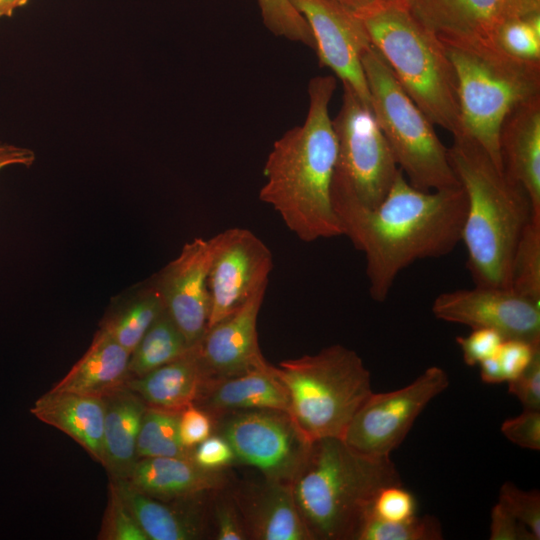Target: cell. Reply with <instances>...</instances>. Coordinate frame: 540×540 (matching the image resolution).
Wrapping results in <instances>:
<instances>
[{"label": "cell", "instance_id": "6da1fadb", "mask_svg": "<svg viewBox=\"0 0 540 540\" xmlns=\"http://www.w3.org/2000/svg\"><path fill=\"white\" fill-rule=\"evenodd\" d=\"M331 198L343 235L364 253L371 298L383 303L398 274L417 260L450 254L461 241L467 197L461 186L423 191L399 169L375 207L332 180Z\"/></svg>", "mask_w": 540, "mask_h": 540}, {"label": "cell", "instance_id": "7a4b0ae2", "mask_svg": "<svg viewBox=\"0 0 540 540\" xmlns=\"http://www.w3.org/2000/svg\"><path fill=\"white\" fill-rule=\"evenodd\" d=\"M335 89V76L310 80L305 121L274 142L263 168L260 200L304 242L343 235L331 198L337 142L329 105Z\"/></svg>", "mask_w": 540, "mask_h": 540}, {"label": "cell", "instance_id": "3957f363", "mask_svg": "<svg viewBox=\"0 0 540 540\" xmlns=\"http://www.w3.org/2000/svg\"><path fill=\"white\" fill-rule=\"evenodd\" d=\"M448 157L467 197L461 241L471 279L477 286L510 288L516 246L535 215L531 199L473 140L453 137Z\"/></svg>", "mask_w": 540, "mask_h": 540}, {"label": "cell", "instance_id": "277c9868", "mask_svg": "<svg viewBox=\"0 0 540 540\" xmlns=\"http://www.w3.org/2000/svg\"><path fill=\"white\" fill-rule=\"evenodd\" d=\"M390 457H368L340 438L311 443L292 482L296 506L313 539H355L377 492L400 483Z\"/></svg>", "mask_w": 540, "mask_h": 540}, {"label": "cell", "instance_id": "5b68a950", "mask_svg": "<svg viewBox=\"0 0 540 540\" xmlns=\"http://www.w3.org/2000/svg\"><path fill=\"white\" fill-rule=\"evenodd\" d=\"M398 82L434 125L460 131L458 83L444 45L402 1L382 3L358 15Z\"/></svg>", "mask_w": 540, "mask_h": 540}, {"label": "cell", "instance_id": "8992f818", "mask_svg": "<svg viewBox=\"0 0 540 540\" xmlns=\"http://www.w3.org/2000/svg\"><path fill=\"white\" fill-rule=\"evenodd\" d=\"M442 43V42H441ZM458 83L460 131L503 170L500 126L517 104L540 95V63L515 59L488 43H442Z\"/></svg>", "mask_w": 540, "mask_h": 540}, {"label": "cell", "instance_id": "52a82bcc", "mask_svg": "<svg viewBox=\"0 0 540 540\" xmlns=\"http://www.w3.org/2000/svg\"><path fill=\"white\" fill-rule=\"evenodd\" d=\"M273 370L286 390L289 416L310 443L343 439L372 392L371 375L361 357L340 344L281 361Z\"/></svg>", "mask_w": 540, "mask_h": 540}, {"label": "cell", "instance_id": "ba28073f", "mask_svg": "<svg viewBox=\"0 0 540 540\" xmlns=\"http://www.w3.org/2000/svg\"><path fill=\"white\" fill-rule=\"evenodd\" d=\"M361 63L371 108L407 181L423 191L460 186L434 124L408 96L380 52L371 45Z\"/></svg>", "mask_w": 540, "mask_h": 540}, {"label": "cell", "instance_id": "9c48e42d", "mask_svg": "<svg viewBox=\"0 0 540 540\" xmlns=\"http://www.w3.org/2000/svg\"><path fill=\"white\" fill-rule=\"evenodd\" d=\"M332 124L337 142L333 181L362 205L377 206L399 168L371 106L343 84L342 104Z\"/></svg>", "mask_w": 540, "mask_h": 540}, {"label": "cell", "instance_id": "30bf717a", "mask_svg": "<svg viewBox=\"0 0 540 540\" xmlns=\"http://www.w3.org/2000/svg\"><path fill=\"white\" fill-rule=\"evenodd\" d=\"M449 386L448 374L431 366L408 385L371 394L353 416L344 443L368 457H390L428 403Z\"/></svg>", "mask_w": 540, "mask_h": 540}, {"label": "cell", "instance_id": "8fae6325", "mask_svg": "<svg viewBox=\"0 0 540 540\" xmlns=\"http://www.w3.org/2000/svg\"><path fill=\"white\" fill-rule=\"evenodd\" d=\"M220 433L235 458L261 471L266 480L291 483L311 446L288 413L249 410L223 417Z\"/></svg>", "mask_w": 540, "mask_h": 540}, {"label": "cell", "instance_id": "7c38bea8", "mask_svg": "<svg viewBox=\"0 0 540 540\" xmlns=\"http://www.w3.org/2000/svg\"><path fill=\"white\" fill-rule=\"evenodd\" d=\"M210 314L207 328L229 316L260 290L273 268L272 253L253 232L229 228L210 238Z\"/></svg>", "mask_w": 540, "mask_h": 540}, {"label": "cell", "instance_id": "4fadbf2b", "mask_svg": "<svg viewBox=\"0 0 540 540\" xmlns=\"http://www.w3.org/2000/svg\"><path fill=\"white\" fill-rule=\"evenodd\" d=\"M440 320L490 328L504 339L540 341V305L512 288L477 286L439 294L431 307Z\"/></svg>", "mask_w": 540, "mask_h": 540}, {"label": "cell", "instance_id": "5bb4252c", "mask_svg": "<svg viewBox=\"0 0 540 540\" xmlns=\"http://www.w3.org/2000/svg\"><path fill=\"white\" fill-rule=\"evenodd\" d=\"M312 32L321 66L371 106L361 57L371 46L362 20L334 0H289Z\"/></svg>", "mask_w": 540, "mask_h": 540}, {"label": "cell", "instance_id": "9a60e30c", "mask_svg": "<svg viewBox=\"0 0 540 540\" xmlns=\"http://www.w3.org/2000/svg\"><path fill=\"white\" fill-rule=\"evenodd\" d=\"M409 12L442 43L493 44L507 19L540 12V0H403Z\"/></svg>", "mask_w": 540, "mask_h": 540}, {"label": "cell", "instance_id": "2e32d148", "mask_svg": "<svg viewBox=\"0 0 540 540\" xmlns=\"http://www.w3.org/2000/svg\"><path fill=\"white\" fill-rule=\"evenodd\" d=\"M211 259L210 239L194 238L165 266L154 283L166 312L190 347L199 342L208 326V272Z\"/></svg>", "mask_w": 540, "mask_h": 540}, {"label": "cell", "instance_id": "e0dca14e", "mask_svg": "<svg viewBox=\"0 0 540 540\" xmlns=\"http://www.w3.org/2000/svg\"><path fill=\"white\" fill-rule=\"evenodd\" d=\"M266 289L252 296L238 310L207 328L192 346L206 381L263 369L270 364L258 343L257 320Z\"/></svg>", "mask_w": 540, "mask_h": 540}, {"label": "cell", "instance_id": "ac0fdd59", "mask_svg": "<svg viewBox=\"0 0 540 540\" xmlns=\"http://www.w3.org/2000/svg\"><path fill=\"white\" fill-rule=\"evenodd\" d=\"M498 142L504 173L525 189L534 214L540 215V95L509 111Z\"/></svg>", "mask_w": 540, "mask_h": 540}, {"label": "cell", "instance_id": "d6986e66", "mask_svg": "<svg viewBox=\"0 0 540 540\" xmlns=\"http://www.w3.org/2000/svg\"><path fill=\"white\" fill-rule=\"evenodd\" d=\"M196 402L213 419L249 410L289 411L286 390L273 365L232 377L207 380Z\"/></svg>", "mask_w": 540, "mask_h": 540}, {"label": "cell", "instance_id": "ffe728a7", "mask_svg": "<svg viewBox=\"0 0 540 540\" xmlns=\"http://www.w3.org/2000/svg\"><path fill=\"white\" fill-rule=\"evenodd\" d=\"M30 412L70 436L94 459L103 462V397L48 391L35 401Z\"/></svg>", "mask_w": 540, "mask_h": 540}, {"label": "cell", "instance_id": "44dd1931", "mask_svg": "<svg viewBox=\"0 0 540 540\" xmlns=\"http://www.w3.org/2000/svg\"><path fill=\"white\" fill-rule=\"evenodd\" d=\"M242 507L251 538L258 540L313 539L296 506L292 484L266 480L249 494Z\"/></svg>", "mask_w": 540, "mask_h": 540}, {"label": "cell", "instance_id": "7402d4cb", "mask_svg": "<svg viewBox=\"0 0 540 540\" xmlns=\"http://www.w3.org/2000/svg\"><path fill=\"white\" fill-rule=\"evenodd\" d=\"M130 355L101 328L85 354L50 391L104 397L129 378Z\"/></svg>", "mask_w": 540, "mask_h": 540}, {"label": "cell", "instance_id": "603a6c76", "mask_svg": "<svg viewBox=\"0 0 540 540\" xmlns=\"http://www.w3.org/2000/svg\"><path fill=\"white\" fill-rule=\"evenodd\" d=\"M206 381L194 348L180 358L142 376L128 378L124 387L149 407L180 413L195 404Z\"/></svg>", "mask_w": 540, "mask_h": 540}, {"label": "cell", "instance_id": "cb8c5ba5", "mask_svg": "<svg viewBox=\"0 0 540 540\" xmlns=\"http://www.w3.org/2000/svg\"><path fill=\"white\" fill-rule=\"evenodd\" d=\"M141 492L160 499L191 496L219 489L225 483L217 470L199 467L192 458H139L128 478Z\"/></svg>", "mask_w": 540, "mask_h": 540}, {"label": "cell", "instance_id": "d4e9b609", "mask_svg": "<svg viewBox=\"0 0 540 540\" xmlns=\"http://www.w3.org/2000/svg\"><path fill=\"white\" fill-rule=\"evenodd\" d=\"M103 398L102 464L113 479H128L138 460L137 439L147 406L137 394L124 386Z\"/></svg>", "mask_w": 540, "mask_h": 540}, {"label": "cell", "instance_id": "484cf974", "mask_svg": "<svg viewBox=\"0 0 540 540\" xmlns=\"http://www.w3.org/2000/svg\"><path fill=\"white\" fill-rule=\"evenodd\" d=\"M113 487L149 540H192L197 526L136 487L128 479H113Z\"/></svg>", "mask_w": 540, "mask_h": 540}, {"label": "cell", "instance_id": "4316f807", "mask_svg": "<svg viewBox=\"0 0 540 540\" xmlns=\"http://www.w3.org/2000/svg\"><path fill=\"white\" fill-rule=\"evenodd\" d=\"M190 348L181 331L164 310L131 353L129 375L142 376L180 358Z\"/></svg>", "mask_w": 540, "mask_h": 540}, {"label": "cell", "instance_id": "83f0119b", "mask_svg": "<svg viewBox=\"0 0 540 540\" xmlns=\"http://www.w3.org/2000/svg\"><path fill=\"white\" fill-rule=\"evenodd\" d=\"M164 310L161 294L153 284L127 303L102 328L131 354Z\"/></svg>", "mask_w": 540, "mask_h": 540}, {"label": "cell", "instance_id": "f1b7e54d", "mask_svg": "<svg viewBox=\"0 0 540 540\" xmlns=\"http://www.w3.org/2000/svg\"><path fill=\"white\" fill-rule=\"evenodd\" d=\"M179 413L147 407L137 439V458H192V449L184 447L178 434Z\"/></svg>", "mask_w": 540, "mask_h": 540}, {"label": "cell", "instance_id": "f546056e", "mask_svg": "<svg viewBox=\"0 0 540 540\" xmlns=\"http://www.w3.org/2000/svg\"><path fill=\"white\" fill-rule=\"evenodd\" d=\"M516 293L540 305V216L533 215L516 246L511 284Z\"/></svg>", "mask_w": 540, "mask_h": 540}, {"label": "cell", "instance_id": "4dcf8cb0", "mask_svg": "<svg viewBox=\"0 0 540 540\" xmlns=\"http://www.w3.org/2000/svg\"><path fill=\"white\" fill-rule=\"evenodd\" d=\"M493 44L515 59L540 63V12L504 21L493 36Z\"/></svg>", "mask_w": 540, "mask_h": 540}, {"label": "cell", "instance_id": "1f68e13d", "mask_svg": "<svg viewBox=\"0 0 540 540\" xmlns=\"http://www.w3.org/2000/svg\"><path fill=\"white\" fill-rule=\"evenodd\" d=\"M441 524L433 516H415L400 522L380 520L367 515L356 535V540H440Z\"/></svg>", "mask_w": 540, "mask_h": 540}, {"label": "cell", "instance_id": "d6a6232c", "mask_svg": "<svg viewBox=\"0 0 540 540\" xmlns=\"http://www.w3.org/2000/svg\"><path fill=\"white\" fill-rule=\"evenodd\" d=\"M258 4L265 26L274 35L315 49L310 27L289 0H258Z\"/></svg>", "mask_w": 540, "mask_h": 540}, {"label": "cell", "instance_id": "836d02e7", "mask_svg": "<svg viewBox=\"0 0 540 540\" xmlns=\"http://www.w3.org/2000/svg\"><path fill=\"white\" fill-rule=\"evenodd\" d=\"M416 511L415 496L400 482L382 487L375 495L367 515L383 521L400 522L417 516Z\"/></svg>", "mask_w": 540, "mask_h": 540}, {"label": "cell", "instance_id": "e575fe53", "mask_svg": "<svg viewBox=\"0 0 540 540\" xmlns=\"http://www.w3.org/2000/svg\"><path fill=\"white\" fill-rule=\"evenodd\" d=\"M501 501L511 514L540 539V495L538 490L523 491L511 482L500 489Z\"/></svg>", "mask_w": 540, "mask_h": 540}, {"label": "cell", "instance_id": "d590c367", "mask_svg": "<svg viewBox=\"0 0 540 540\" xmlns=\"http://www.w3.org/2000/svg\"><path fill=\"white\" fill-rule=\"evenodd\" d=\"M101 538L107 540H149L112 484Z\"/></svg>", "mask_w": 540, "mask_h": 540}, {"label": "cell", "instance_id": "8d00e7d4", "mask_svg": "<svg viewBox=\"0 0 540 540\" xmlns=\"http://www.w3.org/2000/svg\"><path fill=\"white\" fill-rule=\"evenodd\" d=\"M538 352H540V341L504 339L496 352L504 381L509 382L522 373Z\"/></svg>", "mask_w": 540, "mask_h": 540}, {"label": "cell", "instance_id": "74e56055", "mask_svg": "<svg viewBox=\"0 0 540 540\" xmlns=\"http://www.w3.org/2000/svg\"><path fill=\"white\" fill-rule=\"evenodd\" d=\"M502 434L512 443L531 450L540 449V410L524 409L501 425Z\"/></svg>", "mask_w": 540, "mask_h": 540}, {"label": "cell", "instance_id": "f35d334b", "mask_svg": "<svg viewBox=\"0 0 540 540\" xmlns=\"http://www.w3.org/2000/svg\"><path fill=\"white\" fill-rule=\"evenodd\" d=\"M503 340L499 332L490 328H475L469 335L456 338L463 360L469 366L479 365L480 362L494 355Z\"/></svg>", "mask_w": 540, "mask_h": 540}, {"label": "cell", "instance_id": "ab89813d", "mask_svg": "<svg viewBox=\"0 0 540 540\" xmlns=\"http://www.w3.org/2000/svg\"><path fill=\"white\" fill-rule=\"evenodd\" d=\"M213 418L195 404L179 413L178 434L182 445L193 449L211 435Z\"/></svg>", "mask_w": 540, "mask_h": 540}, {"label": "cell", "instance_id": "60d3db41", "mask_svg": "<svg viewBox=\"0 0 540 540\" xmlns=\"http://www.w3.org/2000/svg\"><path fill=\"white\" fill-rule=\"evenodd\" d=\"M507 383L509 393L518 398L524 409L540 410V352L522 373Z\"/></svg>", "mask_w": 540, "mask_h": 540}, {"label": "cell", "instance_id": "b9f144b4", "mask_svg": "<svg viewBox=\"0 0 540 540\" xmlns=\"http://www.w3.org/2000/svg\"><path fill=\"white\" fill-rule=\"evenodd\" d=\"M234 459L231 446L220 435H210L192 449V460L206 470H218Z\"/></svg>", "mask_w": 540, "mask_h": 540}, {"label": "cell", "instance_id": "7bdbcfd3", "mask_svg": "<svg viewBox=\"0 0 540 540\" xmlns=\"http://www.w3.org/2000/svg\"><path fill=\"white\" fill-rule=\"evenodd\" d=\"M490 540H536L533 533L519 522L498 500L491 510Z\"/></svg>", "mask_w": 540, "mask_h": 540}, {"label": "cell", "instance_id": "ee69618b", "mask_svg": "<svg viewBox=\"0 0 540 540\" xmlns=\"http://www.w3.org/2000/svg\"><path fill=\"white\" fill-rule=\"evenodd\" d=\"M216 539L243 540L249 538L244 521L240 518L238 510L230 503L221 502L215 510Z\"/></svg>", "mask_w": 540, "mask_h": 540}, {"label": "cell", "instance_id": "f6af8a7d", "mask_svg": "<svg viewBox=\"0 0 540 540\" xmlns=\"http://www.w3.org/2000/svg\"><path fill=\"white\" fill-rule=\"evenodd\" d=\"M35 159V153L31 149L12 144H0V170L13 165L29 167Z\"/></svg>", "mask_w": 540, "mask_h": 540}, {"label": "cell", "instance_id": "bcb514c9", "mask_svg": "<svg viewBox=\"0 0 540 540\" xmlns=\"http://www.w3.org/2000/svg\"><path fill=\"white\" fill-rule=\"evenodd\" d=\"M479 366L480 377L483 382L488 384H498L505 382L496 353L480 362Z\"/></svg>", "mask_w": 540, "mask_h": 540}, {"label": "cell", "instance_id": "7dc6e473", "mask_svg": "<svg viewBox=\"0 0 540 540\" xmlns=\"http://www.w3.org/2000/svg\"><path fill=\"white\" fill-rule=\"evenodd\" d=\"M343 5L357 16L361 15L378 5L384 3L382 0H334Z\"/></svg>", "mask_w": 540, "mask_h": 540}, {"label": "cell", "instance_id": "c3c4849f", "mask_svg": "<svg viewBox=\"0 0 540 540\" xmlns=\"http://www.w3.org/2000/svg\"><path fill=\"white\" fill-rule=\"evenodd\" d=\"M384 3H389V2H400V1H403V0H382Z\"/></svg>", "mask_w": 540, "mask_h": 540}, {"label": "cell", "instance_id": "681fc988", "mask_svg": "<svg viewBox=\"0 0 540 540\" xmlns=\"http://www.w3.org/2000/svg\"><path fill=\"white\" fill-rule=\"evenodd\" d=\"M26 2H28L29 0H25Z\"/></svg>", "mask_w": 540, "mask_h": 540}]
</instances>
